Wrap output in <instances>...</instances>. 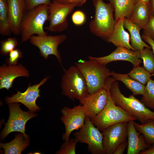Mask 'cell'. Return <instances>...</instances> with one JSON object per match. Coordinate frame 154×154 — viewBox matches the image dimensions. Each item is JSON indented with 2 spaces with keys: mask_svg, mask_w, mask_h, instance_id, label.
Wrapping results in <instances>:
<instances>
[{
  "mask_svg": "<svg viewBox=\"0 0 154 154\" xmlns=\"http://www.w3.org/2000/svg\"><path fill=\"white\" fill-rule=\"evenodd\" d=\"M110 96L116 104L135 117L143 124L154 120V112L147 107L133 95L128 97L121 93L117 80L112 77L107 80Z\"/></svg>",
  "mask_w": 154,
  "mask_h": 154,
  "instance_id": "cell-1",
  "label": "cell"
},
{
  "mask_svg": "<svg viewBox=\"0 0 154 154\" xmlns=\"http://www.w3.org/2000/svg\"><path fill=\"white\" fill-rule=\"evenodd\" d=\"M95 9L94 18L89 23L91 32L107 42L112 34L116 21L112 4L103 0H92Z\"/></svg>",
  "mask_w": 154,
  "mask_h": 154,
  "instance_id": "cell-2",
  "label": "cell"
},
{
  "mask_svg": "<svg viewBox=\"0 0 154 154\" xmlns=\"http://www.w3.org/2000/svg\"><path fill=\"white\" fill-rule=\"evenodd\" d=\"M75 65L84 77L90 94L104 88L107 79L111 76V72L106 66L92 59H80Z\"/></svg>",
  "mask_w": 154,
  "mask_h": 154,
  "instance_id": "cell-3",
  "label": "cell"
},
{
  "mask_svg": "<svg viewBox=\"0 0 154 154\" xmlns=\"http://www.w3.org/2000/svg\"><path fill=\"white\" fill-rule=\"evenodd\" d=\"M48 5L38 6L27 11L23 19L20 28L21 42L29 40L35 34L44 35L47 33L44 29V25L48 20Z\"/></svg>",
  "mask_w": 154,
  "mask_h": 154,
  "instance_id": "cell-4",
  "label": "cell"
},
{
  "mask_svg": "<svg viewBox=\"0 0 154 154\" xmlns=\"http://www.w3.org/2000/svg\"><path fill=\"white\" fill-rule=\"evenodd\" d=\"M61 87L62 94L72 100L80 101L89 94L84 77L75 65L72 66L65 71Z\"/></svg>",
  "mask_w": 154,
  "mask_h": 154,
  "instance_id": "cell-5",
  "label": "cell"
},
{
  "mask_svg": "<svg viewBox=\"0 0 154 154\" xmlns=\"http://www.w3.org/2000/svg\"><path fill=\"white\" fill-rule=\"evenodd\" d=\"M136 120V118L120 107L116 105L110 95L106 106L98 114L91 119L93 124L102 131L114 124Z\"/></svg>",
  "mask_w": 154,
  "mask_h": 154,
  "instance_id": "cell-6",
  "label": "cell"
},
{
  "mask_svg": "<svg viewBox=\"0 0 154 154\" xmlns=\"http://www.w3.org/2000/svg\"><path fill=\"white\" fill-rule=\"evenodd\" d=\"M73 135L78 142L86 144L88 151L92 154H104L103 134L88 117L83 126L74 133Z\"/></svg>",
  "mask_w": 154,
  "mask_h": 154,
  "instance_id": "cell-7",
  "label": "cell"
},
{
  "mask_svg": "<svg viewBox=\"0 0 154 154\" xmlns=\"http://www.w3.org/2000/svg\"><path fill=\"white\" fill-rule=\"evenodd\" d=\"M78 6L75 3H62L53 0L48 5V20L49 25L48 30L56 33L61 32L67 29L68 26L67 17Z\"/></svg>",
  "mask_w": 154,
  "mask_h": 154,
  "instance_id": "cell-8",
  "label": "cell"
},
{
  "mask_svg": "<svg viewBox=\"0 0 154 154\" xmlns=\"http://www.w3.org/2000/svg\"><path fill=\"white\" fill-rule=\"evenodd\" d=\"M20 106L19 103L9 104V117L4 128L1 132V139H5L9 134L14 131L20 132L26 135L25 126L27 122L37 116V114L32 112L22 111Z\"/></svg>",
  "mask_w": 154,
  "mask_h": 154,
  "instance_id": "cell-9",
  "label": "cell"
},
{
  "mask_svg": "<svg viewBox=\"0 0 154 154\" xmlns=\"http://www.w3.org/2000/svg\"><path fill=\"white\" fill-rule=\"evenodd\" d=\"M64 34L59 35H34L29 39L31 43L38 48L40 55L45 59H48L50 55L55 56L61 64L62 58L58 49L59 45L67 39Z\"/></svg>",
  "mask_w": 154,
  "mask_h": 154,
  "instance_id": "cell-10",
  "label": "cell"
},
{
  "mask_svg": "<svg viewBox=\"0 0 154 154\" xmlns=\"http://www.w3.org/2000/svg\"><path fill=\"white\" fill-rule=\"evenodd\" d=\"M127 123L121 122L111 125L102 131L104 154H113L118 146L126 141Z\"/></svg>",
  "mask_w": 154,
  "mask_h": 154,
  "instance_id": "cell-11",
  "label": "cell"
},
{
  "mask_svg": "<svg viewBox=\"0 0 154 154\" xmlns=\"http://www.w3.org/2000/svg\"><path fill=\"white\" fill-rule=\"evenodd\" d=\"M61 112L62 116L60 119L65 129L62 138L65 141L69 139L70 136L73 131H78L83 126L86 116L80 104L72 108L65 107L62 109Z\"/></svg>",
  "mask_w": 154,
  "mask_h": 154,
  "instance_id": "cell-12",
  "label": "cell"
},
{
  "mask_svg": "<svg viewBox=\"0 0 154 154\" xmlns=\"http://www.w3.org/2000/svg\"><path fill=\"white\" fill-rule=\"evenodd\" d=\"M110 97L108 88L105 82V86L96 93L88 94L79 101L82 106L86 116L91 119L95 117L104 109Z\"/></svg>",
  "mask_w": 154,
  "mask_h": 154,
  "instance_id": "cell-13",
  "label": "cell"
},
{
  "mask_svg": "<svg viewBox=\"0 0 154 154\" xmlns=\"http://www.w3.org/2000/svg\"><path fill=\"white\" fill-rule=\"evenodd\" d=\"M49 78V77L47 76L38 84L31 86L30 84L27 90L23 92L18 91L17 93L11 97L6 96L5 102L8 104L21 103L31 112H35L38 111L40 108L37 105L36 101L40 96L39 87L45 84Z\"/></svg>",
  "mask_w": 154,
  "mask_h": 154,
  "instance_id": "cell-14",
  "label": "cell"
},
{
  "mask_svg": "<svg viewBox=\"0 0 154 154\" xmlns=\"http://www.w3.org/2000/svg\"><path fill=\"white\" fill-rule=\"evenodd\" d=\"M89 59L106 66L109 63L118 60L127 61L131 62L134 67L139 66L141 59L140 52L132 51L123 47L118 46L111 53L100 57L88 56Z\"/></svg>",
  "mask_w": 154,
  "mask_h": 154,
  "instance_id": "cell-15",
  "label": "cell"
},
{
  "mask_svg": "<svg viewBox=\"0 0 154 154\" xmlns=\"http://www.w3.org/2000/svg\"><path fill=\"white\" fill-rule=\"evenodd\" d=\"M9 20L12 33L20 34L21 24L27 11L25 0H7Z\"/></svg>",
  "mask_w": 154,
  "mask_h": 154,
  "instance_id": "cell-16",
  "label": "cell"
},
{
  "mask_svg": "<svg viewBox=\"0 0 154 154\" xmlns=\"http://www.w3.org/2000/svg\"><path fill=\"white\" fill-rule=\"evenodd\" d=\"M28 70L22 64L7 66L4 64L0 67V89L7 90L12 87L14 80L21 76L29 77Z\"/></svg>",
  "mask_w": 154,
  "mask_h": 154,
  "instance_id": "cell-17",
  "label": "cell"
},
{
  "mask_svg": "<svg viewBox=\"0 0 154 154\" xmlns=\"http://www.w3.org/2000/svg\"><path fill=\"white\" fill-rule=\"evenodd\" d=\"M134 121L127 123V154H139L150 147L146 142L143 135L138 132L134 124Z\"/></svg>",
  "mask_w": 154,
  "mask_h": 154,
  "instance_id": "cell-18",
  "label": "cell"
},
{
  "mask_svg": "<svg viewBox=\"0 0 154 154\" xmlns=\"http://www.w3.org/2000/svg\"><path fill=\"white\" fill-rule=\"evenodd\" d=\"M124 18H122L116 21L112 33L107 42L112 43L117 47H123L130 50L137 51L130 44L129 35L124 29Z\"/></svg>",
  "mask_w": 154,
  "mask_h": 154,
  "instance_id": "cell-19",
  "label": "cell"
},
{
  "mask_svg": "<svg viewBox=\"0 0 154 154\" xmlns=\"http://www.w3.org/2000/svg\"><path fill=\"white\" fill-rule=\"evenodd\" d=\"M151 16L149 3L140 2L135 4L127 19L143 29L149 22Z\"/></svg>",
  "mask_w": 154,
  "mask_h": 154,
  "instance_id": "cell-20",
  "label": "cell"
},
{
  "mask_svg": "<svg viewBox=\"0 0 154 154\" xmlns=\"http://www.w3.org/2000/svg\"><path fill=\"white\" fill-rule=\"evenodd\" d=\"M124 27L129 31L130 35L131 45L136 51L141 52L144 48L151 49V47L143 40L140 35L141 29L126 18L123 21Z\"/></svg>",
  "mask_w": 154,
  "mask_h": 154,
  "instance_id": "cell-21",
  "label": "cell"
},
{
  "mask_svg": "<svg viewBox=\"0 0 154 154\" xmlns=\"http://www.w3.org/2000/svg\"><path fill=\"white\" fill-rule=\"evenodd\" d=\"M29 136L20 133L17 135L11 142L5 143H0V147L4 149L6 154H20L29 145Z\"/></svg>",
  "mask_w": 154,
  "mask_h": 154,
  "instance_id": "cell-22",
  "label": "cell"
},
{
  "mask_svg": "<svg viewBox=\"0 0 154 154\" xmlns=\"http://www.w3.org/2000/svg\"><path fill=\"white\" fill-rule=\"evenodd\" d=\"M113 7L116 21L123 18H128L135 5L134 0H108Z\"/></svg>",
  "mask_w": 154,
  "mask_h": 154,
  "instance_id": "cell-23",
  "label": "cell"
},
{
  "mask_svg": "<svg viewBox=\"0 0 154 154\" xmlns=\"http://www.w3.org/2000/svg\"><path fill=\"white\" fill-rule=\"evenodd\" d=\"M111 76L116 80L123 82L127 88L132 92L133 95L143 94L145 85L131 78L128 74H121L112 71L111 72Z\"/></svg>",
  "mask_w": 154,
  "mask_h": 154,
  "instance_id": "cell-24",
  "label": "cell"
},
{
  "mask_svg": "<svg viewBox=\"0 0 154 154\" xmlns=\"http://www.w3.org/2000/svg\"><path fill=\"white\" fill-rule=\"evenodd\" d=\"M11 33L7 0H0V34L3 36H7Z\"/></svg>",
  "mask_w": 154,
  "mask_h": 154,
  "instance_id": "cell-25",
  "label": "cell"
},
{
  "mask_svg": "<svg viewBox=\"0 0 154 154\" xmlns=\"http://www.w3.org/2000/svg\"><path fill=\"white\" fill-rule=\"evenodd\" d=\"M134 124L137 130L143 135L148 145L151 146L154 143V120L143 124L134 121Z\"/></svg>",
  "mask_w": 154,
  "mask_h": 154,
  "instance_id": "cell-26",
  "label": "cell"
},
{
  "mask_svg": "<svg viewBox=\"0 0 154 154\" xmlns=\"http://www.w3.org/2000/svg\"><path fill=\"white\" fill-rule=\"evenodd\" d=\"M141 100L147 107L154 110V80L150 78L147 82Z\"/></svg>",
  "mask_w": 154,
  "mask_h": 154,
  "instance_id": "cell-27",
  "label": "cell"
},
{
  "mask_svg": "<svg viewBox=\"0 0 154 154\" xmlns=\"http://www.w3.org/2000/svg\"><path fill=\"white\" fill-rule=\"evenodd\" d=\"M128 74L131 78L144 85L146 84L152 76L151 74L144 67L139 66L134 67Z\"/></svg>",
  "mask_w": 154,
  "mask_h": 154,
  "instance_id": "cell-28",
  "label": "cell"
},
{
  "mask_svg": "<svg viewBox=\"0 0 154 154\" xmlns=\"http://www.w3.org/2000/svg\"><path fill=\"white\" fill-rule=\"evenodd\" d=\"M151 48H145L140 52L144 67L151 74L154 73V55Z\"/></svg>",
  "mask_w": 154,
  "mask_h": 154,
  "instance_id": "cell-29",
  "label": "cell"
},
{
  "mask_svg": "<svg viewBox=\"0 0 154 154\" xmlns=\"http://www.w3.org/2000/svg\"><path fill=\"white\" fill-rule=\"evenodd\" d=\"M0 54L6 56L15 49L18 44L17 39L15 37H10L3 40L1 42Z\"/></svg>",
  "mask_w": 154,
  "mask_h": 154,
  "instance_id": "cell-30",
  "label": "cell"
},
{
  "mask_svg": "<svg viewBox=\"0 0 154 154\" xmlns=\"http://www.w3.org/2000/svg\"><path fill=\"white\" fill-rule=\"evenodd\" d=\"M78 142V140L76 138L65 141L56 154H76V147Z\"/></svg>",
  "mask_w": 154,
  "mask_h": 154,
  "instance_id": "cell-31",
  "label": "cell"
},
{
  "mask_svg": "<svg viewBox=\"0 0 154 154\" xmlns=\"http://www.w3.org/2000/svg\"><path fill=\"white\" fill-rule=\"evenodd\" d=\"M9 55V57L6 60L8 66H15L16 65L19 59L22 57V52L18 49H15L11 51Z\"/></svg>",
  "mask_w": 154,
  "mask_h": 154,
  "instance_id": "cell-32",
  "label": "cell"
},
{
  "mask_svg": "<svg viewBox=\"0 0 154 154\" xmlns=\"http://www.w3.org/2000/svg\"><path fill=\"white\" fill-rule=\"evenodd\" d=\"M72 20L73 23L77 26H80L84 24L86 20L85 14L81 10L75 11L72 16Z\"/></svg>",
  "mask_w": 154,
  "mask_h": 154,
  "instance_id": "cell-33",
  "label": "cell"
},
{
  "mask_svg": "<svg viewBox=\"0 0 154 154\" xmlns=\"http://www.w3.org/2000/svg\"><path fill=\"white\" fill-rule=\"evenodd\" d=\"M143 29V34L154 40V16H151L149 22Z\"/></svg>",
  "mask_w": 154,
  "mask_h": 154,
  "instance_id": "cell-34",
  "label": "cell"
},
{
  "mask_svg": "<svg viewBox=\"0 0 154 154\" xmlns=\"http://www.w3.org/2000/svg\"><path fill=\"white\" fill-rule=\"evenodd\" d=\"M27 11L31 10L40 5H49L51 2L50 0H25Z\"/></svg>",
  "mask_w": 154,
  "mask_h": 154,
  "instance_id": "cell-35",
  "label": "cell"
},
{
  "mask_svg": "<svg viewBox=\"0 0 154 154\" xmlns=\"http://www.w3.org/2000/svg\"><path fill=\"white\" fill-rule=\"evenodd\" d=\"M57 2L65 4L75 3L78 6L83 5L87 0H54Z\"/></svg>",
  "mask_w": 154,
  "mask_h": 154,
  "instance_id": "cell-36",
  "label": "cell"
},
{
  "mask_svg": "<svg viewBox=\"0 0 154 154\" xmlns=\"http://www.w3.org/2000/svg\"><path fill=\"white\" fill-rule=\"evenodd\" d=\"M127 142L126 141L122 143L118 146L113 154H123L125 149L127 147Z\"/></svg>",
  "mask_w": 154,
  "mask_h": 154,
  "instance_id": "cell-37",
  "label": "cell"
},
{
  "mask_svg": "<svg viewBox=\"0 0 154 154\" xmlns=\"http://www.w3.org/2000/svg\"><path fill=\"white\" fill-rule=\"evenodd\" d=\"M141 37L142 39L150 45L154 55V40L149 37L143 34L142 35Z\"/></svg>",
  "mask_w": 154,
  "mask_h": 154,
  "instance_id": "cell-38",
  "label": "cell"
},
{
  "mask_svg": "<svg viewBox=\"0 0 154 154\" xmlns=\"http://www.w3.org/2000/svg\"><path fill=\"white\" fill-rule=\"evenodd\" d=\"M140 154H154V143L147 149L141 152Z\"/></svg>",
  "mask_w": 154,
  "mask_h": 154,
  "instance_id": "cell-39",
  "label": "cell"
},
{
  "mask_svg": "<svg viewBox=\"0 0 154 154\" xmlns=\"http://www.w3.org/2000/svg\"><path fill=\"white\" fill-rule=\"evenodd\" d=\"M151 15L154 16V0H150L149 3Z\"/></svg>",
  "mask_w": 154,
  "mask_h": 154,
  "instance_id": "cell-40",
  "label": "cell"
},
{
  "mask_svg": "<svg viewBox=\"0 0 154 154\" xmlns=\"http://www.w3.org/2000/svg\"><path fill=\"white\" fill-rule=\"evenodd\" d=\"M150 0H134V1L135 4L140 2L149 3Z\"/></svg>",
  "mask_w": 154,
  "mask_h": 154,
  "instance_id": "cell-41",
  "label": "cell"
},
{
  "mask_svg": "<svg viewBox=\"0 0 154 154\" xmlns=\"http://www.w3.org/2000/svg\"><path fill=\"white\" fill-rule=\"evenodd\" d=\"M152 76H154V73L153 74H151Z\"/></svg>",
  "mask_w": 154,
  "mask_h": 154,
  "instance_id": "cell-42",
  "label": "cell"
}]
</instances>
